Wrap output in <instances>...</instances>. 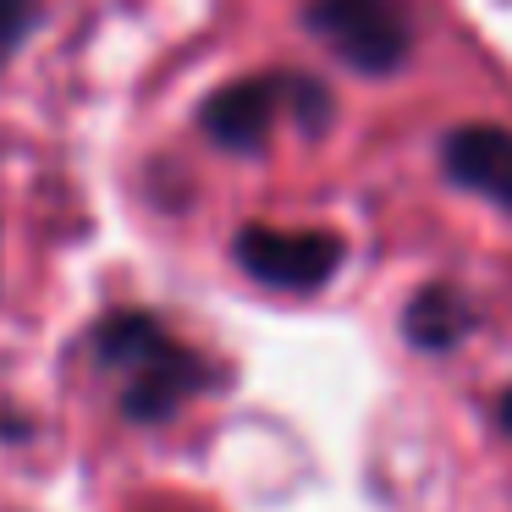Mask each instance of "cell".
<instances>
[{
	"mask_svg": "<svg viewBox=\"0 0 512 512\" xmlns=\"http://www.w3.org/2000/svg\"><path fill=\"white\" fill-rule=\"evenodd\" d=\"M441 166L457 188L512 210V133L507 127H490V122L452 127L441 144Z\"/></svg>",
	"mask_w": 512,
	"mask_h": 512,
	"instance_id": "obj_5",
	"label": "cell"
},
{
	"mask_svg": "<svg viewBox=\"0 0 512 512\" xmlns=\"http://www.w3.org/2000/svg\"><path fill=\"white\" fill-rule=\"evenodd\" d=\"M501 424H507V430H512V391H507V397H501Z\"/></svg>",
	"mask_w": 512,
	"mask_h": 512,
	"instance_id": "obj_8",
	"label": "cell"
},
{
	"mask_svg": "<svg viewBox=\"0 0 512 512\" xmlns=\"http://www.w3.org/2000/svg\"><path fill=\"white\" fill-rule=\"evenodd\" d=\"M94 358L122 380V413L138 424H160L182 413V402L210 386V364L177 336H166L149 314H111L94 331Z\"/></svg>",
	"mask_w": 512,
	"mask_h": 512,
	"instance_id": "obj_1",
	"label": "cell"
},
{
	"mask_svg": "<svg viewBox=\"0 0 512 512\" xmlns=\"http://www.w3.org/2000/svg\"><path fill=\"white\" fill-rule=\"evenodd\" d=\"M45 17V0H0V61L12 56Z\"/></svg>",
	"mask_w": 512,
	"mask_h": 512,
	"instance_id": "obj_7",
	"label": "cell"
},
{
	"mask_svg": "<svg viewBox=\"0 0 512 512\" xmlns=\"http://www.w3.org/2000/svg\"><path fill=\"white\" fill-rule=\"evenodd\" d=\"M402 325H408L413 347H430V353H441V347H457L468 331H474L479 314H474V303H468L457 287H424L419 298L408 303Z\"/></svg>",
	"mask_w": 512,
	"mask_h": 512,
	"instance_id": "obj_6",
	"label": "cell"
},
{
	"mask_svg": "<svg viewBox=\"0 0 512 512\" xmlns=\"http://www.w3.org/2000/svg\"><path fill=\"white\" fill-rule=\"evenodd\" d=\"M303 28L364 78H391L413 50L408 0H309Z\"/></svg>",
	"mask_w": 512,
	"mask_h": 512,
	"instance_id": "obj_3",
	"label": "cell"
},
{
	"mask_svg": "<svg viewBox=\"0 0 512 512\" xmlns=\"http://www.w3.org/2000/svg\"><path fill=\"white\" fill-rule=\"evenodd\" d=\"M281 111H292L303 127H325L331 116V94L309 78H292V72H276V78H243L226 83L221 94H210L199 111L204 133L215 138L232 155H259L276 133Z\"/></svg>",
	"mask_w": 512,
	"mask_h": 512,
	"instance_id": "obj_2",
	"label": "cell"
},
{
	"mask_svg": "<svg viewBox=\"0 0 512 512\" xmlns=\"http://www.w3.org/2000/svg\"><path fill=\"white\" fill-rule=\"evenodd\" d=\"M336 232H281V226H243L237 232V265L276 292H314L342 265Z\"/></svg>",
	"mask_w": 512,
	"mask_h": 512,
	"instance_id": "obj_4",
	"label": "cell"
}]
</instances>
